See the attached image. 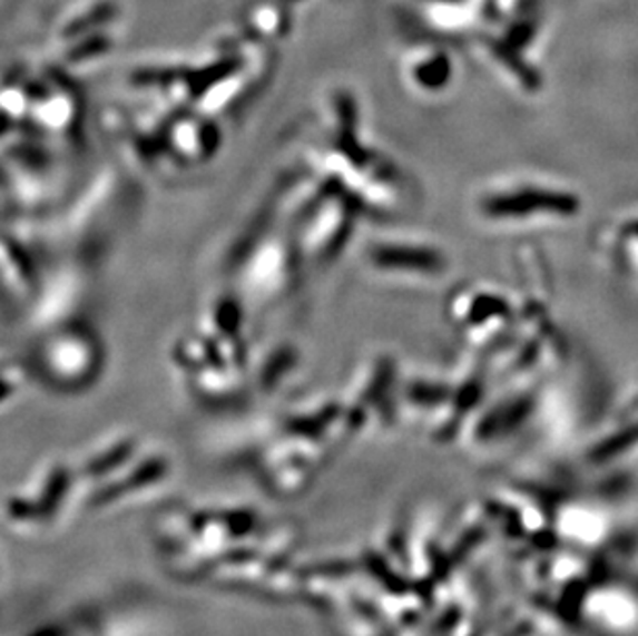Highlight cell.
Instances as JSON below:
<instances>
[{
    "instance_id": "cell-1",
    "label": "cell",
    "mask_w": 638,
    "mask_h": 636,
    "mask_svg": "<svg viewBox=\"0 0 638 636\" xmlns=\"http://www.w3.org/2000/svg\"><path fill=\"white\" fill-rule=\"evenodd\" d=\"M98 343L86 331H65L43 343V372L60 387H81L100 366Z\"/></svg>"
},
{
    "instance_id": "cell-2",
    "label": "cell",
    "mask_w": 638,
    "mask_h": 636,
    "mask_svg": "<svg viewBox=\"0 0 638 636\" xmlns=\"http://www.w3.org/2000/svg\"><path fill=\"white\" fill-rule=\"evenodd\" d=\"M168 143L170 149L185 162H207L215 154L217 143H219V133L207 118H180L171 125L168 133Z\"/></svg>"
},
{
    "instance_id": "cell-3",
    "label": "cell",
    "mask_w": 638,
    "mask_h": 636,
    "mask_svg": "<svg viewBox=\"0 0 638 636\" xmlns=\"http://www.w3.org/2000/svg\"><path fill=\"white\" fill-rule=\"evenodd\" d=\"M17 391V384H14V379L7 376L2 370H0V403L7 401L9 397L13 395Z\"/></svg>"
}]
</instances>
